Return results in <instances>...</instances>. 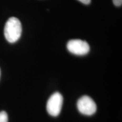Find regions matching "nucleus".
<instances>
[{"mask_svg":"<svg viewBox=\"0 0 122 122\" xmlns=\"http://www.w3.org/2000/svg\"><path fill=\"white\" fill-rule=\"evenodd\" d=\"M0 122H8V115L5 111L0 112Z\"/></svg>","mask_w":122,"mask_h":122,"instance_id":"5","label":"nucleus"},{"mask_svg":"<svg viewBox=\"0 0 122 122\" xmlns=\"http://www.w3.org/2000/svg\"><path fill=\"white\" fill-rule=\"evenodd\" d=\"M77 107L80 113L85 115H92L97 110L95 102L88 96H83L79 99Z\"/></svg>","mask_w":122,"mask_h":122,"instance_id":"4","label":"nucleus"},{"mask_svg":"<svg viewBox=\"0 0 122 122\" xmlns=\"http://www.w3.org/2000/svg\"><path fill=\"white\" fill-rule=\"evenodd\" d=\"M114 4L117 6H120L122 4V0H112Z\"/></svg>","mask_w":122,"mask_h":122,"instance_id":"6","label":"nucleus"},{"mask_svg":"<svg viewBox=\"0 0 122 122\" xmlns=\"http://www.w3.org/2000/svg\"><path fill=\"white\" fill-rule=\"evenodd\" d=\"M67 48L70 53L77 56H84L89 53L90 47L85 41L80 39H73L67 44Z\"/></svg>","mask_w":122,"mask_h":122,"instance_id":"3","label":"nucleus"},{"mask_svg":"<svg viewBox=\"0 0 122 122\" xmlns=\"http://www.w3.org/2000/svg\"><path fill=\"white\" fill-rule=\"evenodd\" d=\"M78 1H80L81 3H83L84 4L88 5L91 2V0H78Z\"/></svg>","mask_w":122,"mask_h":122,"instance_id":"7","label":"nucleus"},{"mask_svg":"<svg viewBox=\"0 0 122 122\" xmlns=\"http://www.w3.org/2000/svg\"><path fill=\"white\" fill-rule=\"evenodd\" d=\"M63 97L59 92L53 93L47 102L46 110L49 115L57 117L60 114L63 104Z\"/></svg>","mask_w":122,"mask_h":122,"instance_id":"2","label":"nucleus"},{"mask_svg":"<svg viewBox=\"0 0 122 122\" xmlns=\"http://www.w3.org/2000/svg\"><path fill=\"white\" fill-rule=\"evenodd\" d=\"M0 76H1V70H0Z\"/></svg>","mask_w":122,"mask_h":122,"instance_id":"8","label":"nucleus"},{"mask_svg":"<svg viewBox=\"0 0 122 122\" xmlns=\"http://www.w3.org/2000/svg\"><path fill=\"white\" fill-rule=\"evenodd\" d=\"M22 30V24L19 20L15 17H11L5 25V37L8 42L14 43L20 37Z\"/></svg>","mask_w":122,"mask_h":122,"instance_id":"1","label":"nucleus"}]
</instances>
